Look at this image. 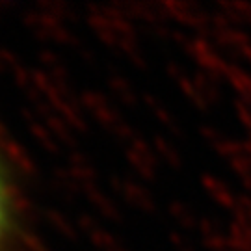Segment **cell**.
<instances>
[{"mask_svg": "<svg viewBox=\"0 0 251 251\" xmlns=\"http://www.w3.org/2000/svg\"><path fill=\"white\" fill-rule=\"evenodd\" d=\"M8 194H6V186H4V180L0 175V240L6 233V227H8Z\"/></svg>", "mask_w": 251, "mask_h": 251, "instance_id": "1", "label": "cell"}]
</instances>
